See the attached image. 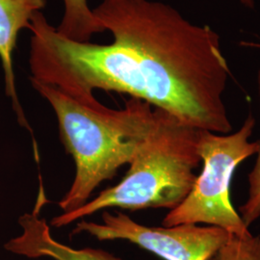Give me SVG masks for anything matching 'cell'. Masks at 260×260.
<instances>
[{
	"mask_svg": "<svg viewBox=\"0 0 260 260\" xmlns=\"http://www.w3.org/2000/svg\"><path fill=\"white\" fill-rule=\"evenodd\" d=\"M239 1L247 8L252 9L254 7V0H239Z\"/></svg>",
	"mask_w": 260,
	"mask_h": 260,
	"instance_id": "obj_11",
	"label": "cell"
},
{
	"mask_svg": "<svg viewBox=\"0 0 260 260\" xmlns=\"http://www.w3.org/2000/svg\"><path fill=\"white\" fill-rule=\"evenodd\" d=\"M79 221L73 234L87 233L99 241H128L164 260H212L232 235L217 226L194 223L147 226L120 211H103L102 223Z\"/></svg>",
	"mask_w": 260,
	"mask_h": 260,
	"instance_id": "obj_5",
	"label": "cell"
},
{
	"mask_svg": "<svg viewBox=\"0 0 260 260\" xmlns=\"http://www.w3.org/2000/svg\"><path fill=\"white\" fill-rule=\"evenodd\" d=\"M93 12L114 38L88 55L93 91L128 94L199 129L232 132L223 103L231 71L215 30L154 0H102Z\"/></svg>",
	"mask_w": 260,
	"mask_h": 260,
	"instance_id": "obj_1",
	"label": "cell"
},
{
	"mask_svg": "<svg viewBox=\"0 0 260 260\" xmlns=\"http://www.w3.org/2000/svg\"><path fill=\"white\" fill-rule=\"evenodd\" d=\"M245 46H250V47H258V48H260V44H252V43H243Z\"/></svg>",
	"mask_w": 260,
	"mask_h": 260,
	"instance_id": "obj_12",
	"label": "cell"
},
{
	"mask_svg": "<svg viewBox=\"0 0 260 260\" xmlns=\"http://www.w3.org/2000/svg\"><path fill=\"white\" fill-rule=\"evenodd\" d=\"M40 191L34 209L31 213L23 214L19 219L22 233L10 239L4 245L6 251L28 258L47 257L52 260H122L102 249H75L56 240L50 232L47 220L41 217L44 206L48 203L40 184Z\"/></svg>",
	"mask_w": 260,
	"mask_h": 260,
	"instance_id": "obj_6",
	"label": "cell"
},
{
	"mask_svg": "<svg viewBox=\"0 0 260 260\" xmlns=\"http://www.w3.org/2000/svg\"><path fill=\"white\" fill-rule=\"evenodd\" d=\"M254 126L255 119L250 115L234 133L223 135L200 130L198 149L203 171L183 202L166 214L163 226L204 223L238 237L251 234L233 207L231 182L237 167L259 149V141H249Z\"/></svg>",
	"mask_w": 260,
	"mask_h": 260,
	"instance_id": "obj_4",
	"label": "cell"
},
{
	"mask_svg": "<svg viewBox=\"0 0 260 260\" xmlns=\"http://www.w3.org/2000/svg\"><path fill=\"white\" fill-rule=\"evenodd\" d=\"M64 15L57 31L73 41L90 42L104 29L93 15L88 0H63Z\"/></svg>",
	"mask_w": 260,
	"mask_h": 260,
	"instance_id": "obj_8",
	"label": "cell"
},
{
	"mask_svg": "<svg viewBox=\"0 0 260 260\" xmlns=\"http://www.w3.org/2000/svg\"><path fill=\"white\" fill-rule=\"evenodd\" d=\"M257 89L260 102V69L257 73ZM249 195L246 203L240 206V216L246 226H250L260 218V141L257 158L248 177Z\"/></svg>",
	"mask_w": 260,
	"mask_h": 260,
	"instance_id": "obj_10",
	"label": "cell"
},
{
	"mask_svg": "<svg viewBox=\"0 0 260 260\" xmlns=\"http://www.w3.org/2000/svg\"><path fill=\"white\" fill-rule=\"evenodd\" d=\"M47 6V0H0V60L4 72L5 92L12 102L19 125L32 136L34 158H40L37 141L19 102L14 73V50L19 32L30 26L32 17Z\"/></svg>",
	"mask_w": 260,
	"mask_h": 260,
	"instance_id": "obj_7",
	"label": "cell"
},
{
	"mask_svg": "<svg viewBox=\"0 0 260 260\" xmlns=\"http://www.w3.org/2000/svg\"><path fill=\"white\" fill-rule=\"evenodd\" d=\"M215 260H260V236L244 237L231 235L229 241L217 253Z\"/></svg>",
	"mask_w": 260,
	"mask_h": 260,
	"instance_id": "obj_9",
	"label": "cell"
},
{
	"mask_svg": "<svg viewBox=\"0 0 260 260\" xmlns=\"http://www.w3.org/2000/svg\"><path fill=\"white\" fill-rule=\"evenodd\" d=\"M32 87L50 104L59 135L75 164L74 181L58 202L69 213L90 201L96 188L128 164L148 137L156 119L155 107L130 98L122 109L102 103L86 104L53 86L30 79Z\"/></svg>",
	"mask_w": 260,
	"mask_h": 260,
	"instance_id": "obj_2",
	"label": "cell"
},
{
	"mask_svg": "<svg viewBox=\"0 0 260 260\" xmlns=\"http://www.w3.org/2000/svg\"><path fill=\"white\" fill-rule=\"evenodd\" d=\"M155 110L154 125L121 181L78 209L56 216L51 226L63 228L108 208L172 210L183 202L195 184V170L202 163L198 149L201 129L165 110Z\"/></svg>",
	"mask_w": 260,
	"mask_h": 260,
	"instance_id": "obj_3",
	"label": "cell"
}]
</instances>
